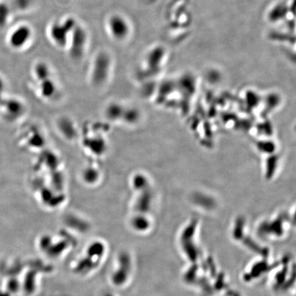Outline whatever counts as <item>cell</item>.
<instances>
[{"label":"cell","instance_id":"cell-1","mask_svg":"<svg viewBox=\"0 0 296 296\" xmlns=\"http://www.w3.org/2000/svg\"><path fill=\"white\" fill-rule=\"evenodd\" d=\"M77 23L76 19L70 16L53 21L48 27L49 41L59 49H66L72 32Z\"/></svg>","mask_w":296,"mask_h":296},{"label":"cell","instance_id":"cell-2","mask_svg":"<svg viewBox=\"0 0 296 296\" xmlns=\"http://www.w3.org/2000/svg\"><path fill=\"white\" fill-rule=\"evenodd\" d=\"M113 56L106 49H99L91 60L90 77L93 83L104 84L108 80L113 64Z\"/></svg>","mask_w":296,"mask_h":296},{"label":"cell","instance_id":"cell-3","mask_svg":"<svg viewBox=\"0 0 296 296\" xmlns=\"http://www.w3.org/2000/svg\"><path fill=\"white\" fill-rule=\"evenodd\" d=\"M105 26L108 36L116 43L125 42L131 34V24L122 13H113L108 15Z\"/></svg>","mask_w":296,"mask_h":296},{"label":"cell","instance_id":"cell-4","mask_svg":"<svg viewBox=\"0 0 296 296\" xmlns=\"http://www.w3.org/2000/svg\"><path fill=\"white\" fill-rule=\"evenodd\" d=\"M89 41V33L87 29L78 22L72 32L66 48L69 56L73 61H80L84 57Z\"/></svg>","mask_w":296,"mask_h":296},{"label":"cell","instance_id":"cell-5","mask_svg":"<svg viewBox=\"0 0 296 296\" xmlns=\"http://www.w3.org/2000/svg\"><path fill=\"white\" fill-rule=\"evenodd\" d=\"M34 37L33 28L27 24H20L10 30L7 42L14 50H23L28 47Z\"/></svg>","mask_w":296,"mask_h":296},{"label":"cell","instance_id":"cell-6","mask_svg":"<svg viewBox=\"0 0 296 296\" xmlns=\"http://www.w3.org/2000/svg\"><path fill=\"white\" fill-rule=\"evenodd\" d=\"M23 104L16 98H4L0 104V113L6 122L16 121L23 114Z\"/></svg>","mask_w":296,"mask_h":296},{"label":"cell","instance_id":"cell-7","mask_svg":"<svg viewBox=\"0 0 296 296\" xmlns=\"http://www.w3.org/2000/svg\"><path fill=\"white\" fill-rule=\"evenodd\" d=\"M33 75L38 81L51 77V69L47 62L38 61L33 66Z\"/></svg>","mask_w":296,"mask_h":296},{"label":"cell","instance_id":"cell-8","mask_svg":"<svg viewBox=\"0 0 296 296\" xmlns=\"http://www.w3.org/2000/svg\"><path fill=\"white\" fill-rule=\"evenodd\" d=\"M10 15V7L4 1L0 0V27H3L8 24Z\"/></svg>","mask_w":296,"mask_h":296},{"label":"cell","instance_id":"cell-9","mask_svg":"<svg viewBox=\"0 0 296 296\" xmlns=\"http://www.w3.org/2000/svg\"><path fill=\"white\" fill-rule=\"evenodd\" d=\"M5 89V82L2 76L0 75V91H3Z\"/></svg>","mask_w":296,"mask_h":296}]
</instances>
